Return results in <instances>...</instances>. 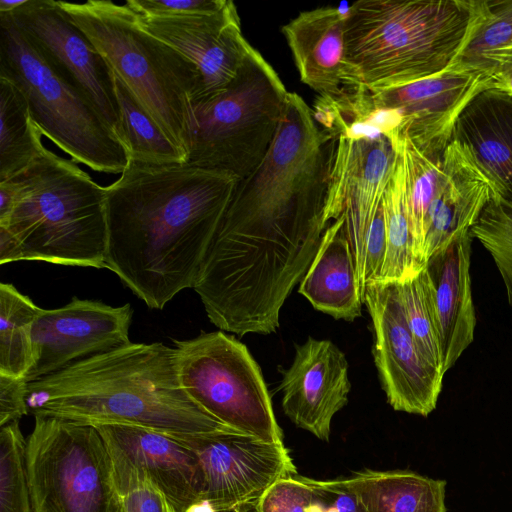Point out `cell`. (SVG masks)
I'll use <instances>...</instances> for the list:
<instances>
[{
    "instance_id": "35",
    "label": "cell",
    "mask_w": 512,
    "mask_h": 512,
    "mask_svg": "<svg viewBox=\"0 0 512 512\" xmlns=\"http://www.w3.org/2000/svg\"><path fill=\"white\" fill-rule=\"evenodd\" d=\"M309 478L297 474L273 483L261 496L255 512H307L311 501Z\"/></svg>"
},
{
    "instance_id": "13",
    "label": "cell",
    "mask_w": 512,
    "mask_h": 512,
    "mask_svg": "<svg viewBox=\"0 0 512 512\" xmlns=\"http://www.w3.org/2000/svg\"><path fill=\"white\" fill-rule=\"evenodd\" d=\"M362 302L372 319L374 360L388 403L396 411L428 416L436 408L444 375L416 344L396 283H367Z\"/></svg>"
},
{
    "instance_id": "37",
    "label": "cell",
    "mask_w": 512,
    "mask_h": 512,
    "mask_svg": "<svg viewBox=\"0 0 512 512\" xmlns=\"http://www.w3.org/2000/svg\"><path fill=\"white\" fill-rule=\"evenodd\" d=\"M228 0H128L125 4L136 14L147 17H183L212 14L222 10Z\"/></svg>"
},
{
    "instance_id": "12",
    "label": "cell",
    "mask_w": 512,
    "mask_h": 512,
    "mask_svg": "<svg viewBox=\"0 0 512 512\" xmlns=\"http://www.w3.org/2000/svg\"><path fill=\"white\" fill-rule=\"evenodd\" d=\"M189 447L202 470V495L222 512H252L279 479L297 474L284 443L230 430L209 434H169Z\"/></svg>"
},
{
    "instance_id": "29",
    "label": "cell",
    "mask_w": 512,
    "mask_h": 512,
    "mask_svg": "<svg viewBox=\"0 0 512 512\" xmlns=\"http://www.w3.org/2000/svg\"><path fill=\"white\" fill-rule=\"evenodd\" d=\"M401 150L406 173V199L414 255L421 268L425 267L423 248L428 212L443 180V152L426 155L412 142L403 138L395 147Z\"/></svg>"
},
{
    "instance_id": "30",
    "label": "cell",
    "mask_w": 512,
    "mask_h": 512,
    "mask_svg": "<svg viewBox=\"0 0 512 512\" xmlns=\"http://www.w3.org/2000/svg\"><path fill=\"white\" fill-rule=\"evenodd\" d=\"M26 443L19 421L0 427V512H33Z\"/></svg>"
},
{
    "instance_id": "17",
    "label": "cell",
    "mask_w": 512,
    "mask_h": 512,
    "mask_svg": "<svg viewBox=\"0 0 512 512\" xmlns=\"http://www.w3.org/2000/svg\"><path fill=\"white\" fill-rule=\"evenodd\" d=\"M348 361L329 340H308L296 347L291 366L282 372V408L297 426L328 441L334 415L348 403Z\"/></svg>"
},
{
    "instance_id": "36",
    "label": "cell",
    "mask_w": 512,
    "mask_h": 512,
    "mask_svg": "<svg viewBox=\"0 0 512 512\" xmlns=\"http://www.w3.org/2000/svg\"><path fill=\"white\" fill-rule=\"evenodd\" d=\"M309 483L312 494L307 512H368L341 478L332 480L309 478Z\"/></svg>"
},
{
    "instance_id": "8",
    "label": "cell",
    "mask_w": 512,
    "mask_h": 512,
    "mask_svg": "<svg viewBox=\"0 0 512 512\" xmlns=\"http://www.w3.org/2000/svg\"><path fill=\"white\" fill-rule=\"evenodd\" d=\"M34 418L26 438L33 512H121L111 456L97 428Z\"/></svg>"
},
{
    "instance_id": "38",
    "label": "cell",
    "mask_w": 512,
    "mask_h": 512,
    "mask_svg": "<svg viewBox=\"0 0 512 512\" xmlns=\"http://www.w3.org/2000/svg\"><path fill=\"white\" fill-rule=\"evenodd\" d=\"M27 385L23 378L0 374V427L28 414Z\"/></svg>"
},
{
    "instance_id": "39",
    "label": "cell",
    "mask_w": 512,
    "mask_h": 512,
    "mask_svg": "<svg viewBox=\"0 0 512 512\" xmlns=\"http://www.w3.org/2000/svg\"><path fill=\"white\" fill-rule=\"evenodd\" d=\"M476 68L488 72L490 88L512 97V43L485 53L477 62Z\"/></svg>"
},
{
    "instance_id": "23",
    "label": "cell",
    "mask_w": 512,
    "mask_h": 512,
    "mask_svg": "<svg viewBox=\"0 0 512 512\" xmlns=\"http://www.w3.org/2000/svg\"><path fill=\"white\" fill-rule=\"evenodd\" d=\"M299 292L335 319L353 321L361 315L362 296L343 216L326 227Z\"/></svg>"
},
{
    "instance_id": "20",
    "label": "cell",
    "mask_w": 512,
    "mask_h": 512,
    "mask_svg": "<svg viewBox=\"0 0 512 512\" xmlns=\"http://www.w3.org/2000/svg\"><path fill=\"white\" fill-rule=\"evenodd\" d=\"M472 236L466 233L427 261V276L445 374L472 343L476 316L470 276Z\"/></svg>"
},
{
    "instance_id": "5",
    "label": "cell",
    "mask_w": 512,
    "mask_h": 512,
    "mask_svg": "<svg viewBox=\"0 0 512 512\" xmlns=\"http://www.w3.org/2000/svg\"><path fill=\"white\" fill-rule=\"evenodd\" d=\"M57 3L188 159L193 104L203 91V78L197 66L144 30L125 3Z\"/></svg>"
},
{
    "instance_id": "10",
    "label": "cell",
    "mask_w": 512,
    "mask_h": 512,
    "mask_svg": "<svg viewBox=\"0 0 512 512\" xmlns=\"http://www.w3.org/2000/svg\"><path fill=\"white\" fill-rule=\"evenodd\" d=\"M489 88L487 71L460 64L398 87L360 86L354 100V123L384 135L394 148L407 138L426 155L440 154L452 141L464 109Z\"/></svg>"
},
{
    "instance_id": "31",
    "label": "cell",
    "mask_w": 512,
    "mask_h": 512,
    "mask_svg": "<svg viewBox=\"0 0 512 512\" xmlns=\"http://www.w3.org/2000/svg\"><path fill=\"white\" fill-rule=\"evenodd\" d=\"M396 287L416 344L424 357L443 374L435 312L424 268L416 276L396 283Z\"/></svg>"
},
{
    "instance_id": "25",
    "label": "cell",
    "mask_w": 512,
    "mask_h": 512,
    "mask_svg": "<svg viewBox=\"0 0 512 512\" xmlns=\"http://www.w3.org/2000/svg\"><path fill=\"white\" fill-rule=\"evenodd\" d=\"M383 196L385 255L379 282L399 283L419 274L406 199V173L401 150Z\"/></svg>"
},
{
    "instance_id": "33",
    "label": "cell",
    "mask_w": 512,
    "mask_h": 512,
    "mask_svg": "<svg viewBox=\"0 0 512 512\" xmlns=\"http://www.w3.org/2000/svg\"><path fill=\"white\" fill-rule=\"evenodd\" d=\"M470 234L491 255L512 308V204L500 196L493 198L472 226Z\"/></svg>"
},
{
    "instance_id": "6",
    "label": "cell",
    "mask_w": 512,
    "mask_h": 512,
    "mask_svg": "<svg viewBox=\"0 0 512 512\" xmlns=\"http://www.w3.org/2000/svg\"><path fill=\"white\" fill-rule=\"evenodd\" d=\"M0 78L23 92L43 136L73 162L101 173L126 169V149L91 100L9 14H0Z\"/></svg>"
},
{
    "instance_id": "41",
    "label": "cell",
    "mask_w": 512,
    "mask_h": 512,
    "mask_svg": "<svg viewBox=\"0 0 512 512\" xmlns=\"http://www.w3.org/2000/svg\"><path fill=\"white\" fill-rule=\"evenodd\" d=\"M27 0H0V14H9L16 11Z\"/></svg>"
},
{
    "instance_id": "1",
    "label": "cell",
    "mask_w": 512,
    "mask_h": 512,
    "mask_svg": "<svg viewBox=\"0 0 512 512\" xmlns=\"http://www.w3.org/2000/svg\"><path fill=\"white\" fill-rule=\"evenodd\" d=\"M238 179L188 163L129 160L106 189L105 268L149 308L193 288Z\"/></svg>"
},
{
    "instance_id": "7",
    "label": "cell",
    "mask_w": 512,
    "mask_h": 512,
    "mask_svg": "<svg viewBox=\"0 0 512 512\" xmlns=\"http://www.w3.org/2000/svg\"><path fill=\"white\" fill-rule=\"evenodd\" d=\"M289 92L253 48L237 77L218 95L193 104L190 165L247 178L269 151Z\"/></svg>"
},
{
    "instance_id": "15",
    "label": "cell",
    "mask_w": 512,
    "mask_h": 512,
    "mask_svg": "<svg viewBox=\"0 0 512 512\" xmlns=\"http://www.w3.org/2000/svg\"><path fill=\"white\" fill-rule=\"evenodd\" d=\"M9 15L45 56L87 95L122 143L114 74L57 1L27 0Z\"/></svg>"
},
{
    "instance_id": "21",
    "label": "cell",
    "mask_w": 512,
    "mask_h": 512,
    "mask_svg": "<svg viewBox=\"0 0 512 512\" xmlns=\"http://www.w3.org/2000/svg\"><path fill=\"white\" fill-rule=\"evenodd\" d=\"M104 440L140 465L167 495L178 512L202 495V470L196 454L173 436L129 424H96Z\"/></svg>"
},
{
    "instance_id": "11",
    "label": "cell",
    "mask_w": 512,
    "mask_h": 512,
    "mask_svg": "<svg viewBox=\"0 0 512 512\" xmlns=\"http://www.w3.org/2000/svg\"><path fill=\"white\" fill-rule=\"evenodd\" d=\"M337 137L323 223L344 217L358 274L369 228L380 211L397 151L384 135L360 124L333 120Z\"/></svg>"
},
{
    "instance_id": "40",
    "label": "cell",
    "mask_w": 512,
    "mask_h": 512,
    "mask_svg": "<svg viewBox=\"0 0 512 512\" xmlns=\"http://www.w3.org/2000/svg\"><path fill=\"white\" fill-rule=\"evenodd\" d=\"M21 246L15 236L0 226V264L22 261Z\"/></svg>"
},
{
    "instance_id": "22",
    "label": "cell",
    "mask_w": 512,
    "mask_h": 512,
    "mask_svg": "<svg viewBox=\"0 0 512 512\" xmlns=\"http://www.w3.org/2000/svg\"><path fill=\"white\" fill-rule=\"evenodd\" d=\"M454 138L512 204V97L492 88L480 92L457 120Z\"/></svg>"
},
{
    "instance_id": "9",
    "label": "cell",
    "mask_w": 512,
    "mask_h": 512,
    "mask_svg": "<svg viewBox=\"0 0 512 512\" xmlns=\"http://www.w3.org/2000/svg\"><path fill=\"white\" fill-rule=\"evenodd\" d=\"M173 343L180 383L200 407L232 430L283 443L262 372L243 343L221 331Z\"/></svg>"
},
{
    "instance_id": "26",
    "label": "cell",
    "mask_w": 512,
    "mask_h": 512,
    "mask_svg": "<svg viewBox=\"0 0 512 512\" xmlns=\"http://www.w3.org/2000/svg\"><path fill=\"white\" fill-rule=\"evenodd\" d=\"M0 182L25 170L42 152V132L23 92L0 78Z\"/></svg>"
},
{
    "instance_id": "24",
    "label": "cell",
    "mask_w": 512,
    "mask_h": 512,
    "mask_svg": "<svg viewBox=\"0 0 512 512\" xmlns=\"http://www.w3.org/2000/svg\"><path fill=\"white\" fill-rule=\"evenodd\" d=\"M368 512H446V481L407 470H362L341 478Z\"/></svg>"
},
{
    "instance_id": "16",
    "label": "cell",
    "mask_w": 512,
    "mask_h": 512,
    "mask_svg": "<svg viewBox=\"0 0 512 512\" xmlns=\"http://www.w3.org/2000/svg\"><path fill=\"white\" fill-rule=\"evenodd\" d=\"M136 17L144 30L197 66L203 78L198 101L224 91L253 49L242 34L237 8L230 0L222 10L212 14L172 18L136 14Z\"/></svg>"
},
{
    "instance_id": "28",
    "label": "cell",
    "mask_w": 512,
    "mask_h": 512,
    "mask_svg": "<svg viewBox=\"0 0 512 512\" xmlns=\"http://www.w3.org/2000/svg\"><path fill=\"white\" fill-rule=\"evenodd\" d=\"M114 81L122 124V143L128 159L155 165L186 163V153L167 137L115 75Z\"/></svg>"
},
{
    "instance_id": "19",
    "label": "cell",
    "mask_w": 512,
    "mask_h": 512,
    "mask_svg": "<svg viewBox=\"0 0 512 512\" xmlns=\"http://www.w3.org/2000/svg\"><path fill=\"white\" fill-rule=\"evenodd\" d=\"M443 180L426 220L423 259L469 233L499 192L470 151L454 137L443 152Z\"/></svg>"
},
{
    "instance_id": "34",
    "label": "cell",
    "mask_w": 512,
    "mask_h": 512,
    "mask_svg": "<svg viewBox=\"0 0 512 512\" xmlns=\"http://www.w3.org/2000/svg\"><path fill=\"white\" fill-rule=\"evenodd\" d=\"M512 43V0H484V14L470 42L455 64L476 68L490 51Z\"/></svg>"
},
{
    "instance_id": "4",
    "label": "cell",
    "mask_w": 512,
    "mask_h": 512,
    "mask_svg": "<svg viewBox=\"0 0 512 512\" xmlns=\"http://www.w3.org/2000/svg\"><path fill=\"white\" fill-rule=\"evenodd\" d=\"M9 180L15 204L0 226L18 240L24 261L105 268V187L75 162L45 147Z\"/></svg>"
},
{
    "instance_id": "3",
    "label": "cell",
    "mask_w": 512,
    "mask_h": 512,
    "mask_svg": "<svg viewBox=\"0 0 512 512\" xmlns=\"http://www.w3.org/2000/svg\"><path fill=\"white\" fill-rule=\"evenodd\" d=\"M484 14V0H360L349 6L346 51L368 89L438 75L458 60Z\"/></svg>"
},
{
    "instance_id": "2",
    "label": "cell",
    "mask_w": 512,
    "mask_h": 512,
    "mask_svg": "<svg viewBox=\"0 0 512 512\" xmlns=\"http://www.w3.org/2000/svg\"><path fill=\"white\" fill-rule=\"evenodd\" d=\"M26 403L33 416L90 425L119 423L193 435L232 430L188 395L175 348L160 342H131L29 382Z\"/></svg>"
},
{
    "instance_id": "14",
    "label": "cell",
    "mask_w": 512,
    "mask_h": 512,
    "mask_svg": "<svg viewBox=\"0 0 512 512\" xmlns=\"http://www.w3.org/2000/svg\"><path fill=\"white\" fill-rule=\"evenodd\" d=\"M132 315L129 303L113 307L77 297L60 308H41L33 326L34 362L25 380L35 381L130 344Z\"/></svg>"
},
{
    "instance_id": "32",
    "label": "cell",
    "mask_w": 512,
    "mask_h": 512,
    "mask_svg": "<svg viewBox=\"0 0 512 512\" xmlns=\"http://www.w3.org/2000/svg\"><path fill=\"white\" fill-rule=\"evenodd\" d=\"M105 442L112 460L121 512H178L146 470L116 445Z\"/></svg>"
},
{
    "instance_id": "18",
    "label": "cell",
    "mask_w": 512,
    "mask_h": 512,
    "mask_svg": "<svg viewBox=\"0 0 512 512\" xmlns=\"http://www.w3.org/2000/svg\"><path fill=\"white\" fill-rule=\"evenodd\" d=\"M349 6H325L299 13L282 27L300 80L319 96L338 99L363 86L349 63L346 22Z\"/></svg>"
},
{
    "instance_id": "27",
    "label": "cell",
    "mask_w": 512,
    "mask_h": 512,
    "mask_svg": "<svg viewBox=\"0 0 512 512\" xmlns=\"http://www.w3.org/2000/svg\"><path fill=\"white\" fill-rule=\"evenodd\" d=\"M40 307L12 284H0V374L25 379L33 366V326Z\"/></svg>"
}]
</instances>
